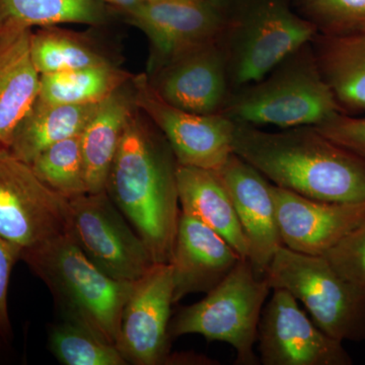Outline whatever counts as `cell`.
Returning <instances> with one entry per match:
<instances>
[{"mask_svg":"<svg viewBox=\"0 0 365 365\" xmlns=\"http://www.w3.org/2000/svg\"><path fill=\"white\" fill-rule=\"evenodd\" d=\"M177 186L181 212L207 225L248 259V242L234 203L215 170L178 165Z\"/></svg>","mask_w":365,"mask_h":365,"instance_id":"d6986e66","label":"cell"},{"mask_svg":"<svg viewBox=\"0 0 365 365\" xmlns=\"http://www.w3.org/2000/svg\"><path fill=\"white\" fill-rule=\"evenodd\" d=\"M100 104L57 105L37 98L14 130L9 150L30 165L52 144L81 135Z\"/></svg>","mask_w":365,"mask_h":365,"instance_id":"7402d4cb","label":"cell"},{"mask_svg":"<svg viewBox=\"0 0 365 365\" xmlns=\"http://www.w3.org/2000/svg\"><path fill=\"white\" fill-rule=\"evenodd\" d=\"M173 297L174 276L170 263H155L134 282L116 343L127 364L157 365L169 360Z\"/></svg>","mask_w":365,"mask_h":365,"instance_id":"4fadbf2b","label":"cell"},{"mask_svg":"<svg viewBox=\"0 0 365 365\" xmlns=\"http://www.w3.org/2000/svg\"><path fill=\"white\" fill-rule=\"evenodd\" d=\"M69 232V200L41 181L29 163L0 148V235L20 260Z\"/></svg>","mask_w":365,"mask_h":365,"instance_id":"ba28073f","label":"cell"},{"mask_svg":"<svg viewBox=\"0 0 365 365\" xmlns=\"http://www.w3.org/2000/svg\"><path fill=\"white\" fill-rule=\"evenodd\" d=\"M312 46L322 76L343 112H365V33L317 34Z\"/></svg>","mask_w":365,"mask_h":365,"instance_id":"44dd1931","label":"cell"},{"mask_svg":"<svg viewBox=\"0 0 365 365\" xmlns=\"http://www.w3.org/2000/svg\"><path fill=\"white\" fill-rule=\"evenodd\" d=\"M283 246L299 253L323 256L365 223V202L316 200L271 184Z\"/></svg>","mask_w":365,"mask_h":365,"instance_id":"5bb4252c","label":"cell"},{"mask_svg":"<svg viewBox=\"0 0 365 365\" xmlns=\"http://www.w3.org/2000/svg\"><path fill=\"white\" fill-rule=\"evenodd\" d=\"M131 83L136 107L167 138L178 165L216 170L234 153L235 122L230 118L175 107L158 95L146 72L133 74Z\"/></svg>","mask_w":365,"mask_h":365,"instance_id":"30bf717a","label":"cell"},{"mask_svg":"<svg viewBox=\"0 0 365 365\" xmlns=\"http://www.w3.org/2000/svg\"><path fill=\"white\" fill-rule=\"evenodd\" d=\"M264 279L304 304L321 330L340 341H365V287L348 280L324 256L277 250Z\"/></svg>","mask_w":365,"mask_h":365,"instance_id":"8992f818","label":"cell"},{"mask_svg":"<svg viewBox=\"0 0 365 365\" xmlns=\"http://www.w3.org/2000/svg\"><path fill=\"white\" fill-rule=\"evenodd\" d=\"M108 6L112 7L117 14L122 11H128L140 4L141 0H98Z\"/></svg>","mask_w":365,"mask_h":365,"instance_id":"1f68e13d","label":"cell"},{"mask_svg":"<svg viewBox=\"0 0 365 365\" xmlns=\"http://www.w3.org/2000/svg\"><path fill=\"white\" fill-rule=\"evenodd\" d=\"M314 127L331 140L365 158V117L336 113Z\"/></svg>","mask_w":365,"mask_h":365,"instance_id":"f546056e","label":"cell"},{"mask_svg":"<svg viewBox=\"0 0 365 365\" xmlns=\"http://www.w3.org/2000/svg\"><path fill=\"white\" fill-rule=\"evenodd\" d=\"M220 113L235 123L288 129L317 126L344 112L322 76L309 42L260 81L230 91Z\"/></svg>","mask_w":365,"mask_h":365,"instance_id":"277c9868","label":"cell"},{"mask_svg":"<svg viewBox=\"0 0 365 365\" xmlns=\"http://www.w3.org/2000/svg\"><path fill=\"white\" fill-rule=\"evenodd\" d=\"M30 165L41 181L67 200L88 193L81 135L52 144Z\"/></svg>","mask_w":365,"mask_h":365,"instance_id":"484cf974","label":"cell"},{"mask_svg":"<svg viewBox=\"0 0 365 365\" xmlns=\"http://www.w3.org/2000/svg\"><path fill=\"white\" fill-rule=\"evenodd\" d=\"M133 78L118 66L40 74L38 98L49 104H98Z\"/></svg>","mask_w":365,"mask_h":365,"instance_id":"d4e9b609","label":"cell"},{"mask_svg":"<svg viewBox=\"0 0 365 365\" xmlns=\"http://www.w3.org/2000/svg\"><path fill=\"white\" fill-rule=\"evenodd\" d=\"M69 205L74 241L108 276L136 281L155 265L150 250L107 192L76 197Z\"/></svg>","mask_w":365,"mask_h":365,"instance_id":"9c48e42d","label":"cell"},{"mask_svg":"<svg viewBox=\"0 0 365 365\" xmlns=\"http://www.w3.org/2000/svg\"><path fill=\"white\" fill-rule=\"evenodd\" d=\"M227 11L206 0L141 2L122 16L150 42L148 76L175 57L198 46L220 40L227 21Z\"/></svg>","mask_w":365,"mask_h":365,"instance_id":"8fae6325","label":"cell"},{"mask_svg":"<svg viewBox=\"0 0 365 365\" xmlns=\"http://www.w3.org/2000/svg\"><path fill=\"white\" fill-rule=\"evenodd\" d=\"M148 78L163 100L199 115L222 112L230 93L220 39L182 53Z\"/></svg>","mask_w":365,"mask_h":365,"instance_id":"9a60e30c","label":"cell"},{"mask_svg":"<svg viewBox=\"0 0 365 365\" xmlns=\"http://www.w3.org/2000/svg\"><path fill=\"white\" fill-rule=\"evenodd\" d=\"M143 2H148V4H151V2H162V1H168V0H141Z\"/></svg>","mask_w":365,"mask_h":365,"instance_id":"836d02e7","label":"cell"},{"mask_svg":"<svg viewBox=\"0 0 365 365\" xmlns=\"http://www.w3.org/2000/svg\"><path fill=\"white\" fill-rule=\"evenodd\" d=\"M49 348L60 364L64 365L128 364L116 346L68 319L53 327Z\"/></svg>","mask_w":365,"mask_h":365,"instance_id":"4316f807","label":"cell"},{"mask_svg":"<svg viewBox=\"0 0 365 365\" xmlns=\"http://www.w3.org/2000/svg\"><path fill=\"white\" fill-rule=\"evenodd\" d=\"M242 260L217 232L181 212L172 260L174 304L195 292H207L222 283Z\"/></svg>","mask_w":365,"mask_h":365,"instance_id":"e0dca14e","label":"cell"},{"mask_svg":"<svg viewBox=\"0 0 365 365\" xmlns=\"http://www.w3.org/2000/svg\"><path fill=\"white\" fill-rule=\"evenodd\" d=\"M263 307L258 350L264 365H351L342 341L324 332L300 309L297 299L275 288Z\"/></svg>","mask_w":365,"mask_h":365,"instance_id":"7c38bea8","label":"cell"},{"mask_svg":"<svg viewBox=\"0 0 365 365\" xmlns=\"http://www.w3.org/2000/svg\"><path fill=\"white\" fill-rule=\"evenodd\" d=\"M292 4L322 35L365 33V0H292Z\"/></svg>","mask_w":365,"mask_h":365,"instance_id":"83f0119b","label":"cell"},{"mask_svg":"<svg viewBox=\"0 0 365 365\" xmlns=\"http://www.w3.org/2000/svg\"><path fill=\"white\" fill-rule=\"evenodd\" d=\"M178 163L167 138L138 108L125 124L106 192L150 250L172 260L180 210Z\"/></svg>","mask_w":365,"mask_h":365,"instance_id":"6da1fadb","label":"cell"},{"mask_svg":"<svg viewBox=\"0 0 365 365\" xmlns=\"http://www.w3.org/2000/svg\"><path fill=\"white\" fill-rule=\"evenodd\" d=\"M232 150L280 188L327 202H365V158L314 126L269 132L235 123Z\"/></svg>","mask_w":365,"mask_h":365,"instance_id":"7a4b0ae2","label":"cell"},{"mask_svg":"<svg viewBox=\"0 0 365 365\" xmlns=\"http://www.w3.org/2000/svg\"><path fill=\"white\" fill-rule=\"evenodd\" d=\"M206 1L210 2V4H215V6L220 7L222 11H230L232 6H234L235 0H206Z\"/></svg>","mask_w":365,"mask_h":365,"instance_id":"d6a6232c","label":"cell"},{"mask_svg":"<svg viewBox=\"0 0 365 365\" xmlns=\"http://www.w3.org/2000/svg\"><path fill=\"white\" fill-rule=\"evenodd\" d=\"M18 261L19 252L0 235V348L6 347L13 339L7 297L11 272Z\"/></svg>","mask_w":365,"mask_h":365,"instance_id":"4dcf8cb0","label":"cell"},{"mask_svg":"<svg viewBox=\"0 0 365 365\" xmlns=\"http://www.w3.org/2000/svg\"><path fill=\"white\" fill-rule=\"evenodd\" d=\"M317 34L292 0H235L220 37L230 91L260 81Z\"/></svg>","mask_w":365,"mask_h":365,"instance_id":"5b68a950","label":"cell"},{"mask_svg":"<svg viewBox=\"0 0 365 365\" xmlns=\"http://www.w3.org/2000/svg\"><path fill=\"white\" fill-rule=\"evenodd\" d=\"M31 34L32 29L0 25V148L9 150L14 130L39 96Z\"/></svg>","mask_w":365,"mask_h":365,"instance_id":"ac0fdd59","label":"cell"},{"mask_svg":"<svg viewBox=\"0 0 365 365\" xmlns=\"http://www.w3.org/2000/svg\"><path fill=\"white\" fill-rule=\"evenodd\" d=\"M323 256L341 275L365 287V223Z\"/></svg>","mask_w":365,"mask_h":365,"instance_id":"f1b7e54d","label":"cell"},{"mask_svg":"<svg viewBox=\"0 0 365 365\" xmlns=\"http://www.w3.org/2000/svg\"><path fill=\"white\" fill-rule=\"evenodd\" d=\"M24 262L49 288L64 319L116 346L125 304L135 281L114 279L100 270L86 258L71 232Z\"/></svg>","mask_w":365,"mask_h":365,"instance_id":"3957f363","label":"cell"},{"mask_svg":"<svg viewBox=\"0 0 365 365\" xmlns=\"http://www.w3.org/2000/svg\"><path fill=\"white\" fill-rule=\"evenodd\" d=\"M271 288L242 259L227 278L200 302L182 307L170 324V338L199 334L234 347L235 364L257 365L254 351L259 323Z\"/></svg>","mask_w":365,"mask_h":365,"instance_id":"52a82bcc","label":"cell"},{"mask_svg":"<svg viewBox=\"0 0 365 365\" xmlns=\"http://www.w3.org/2000/svg\"><path fill=\"white\" fill-rule=\"evenodd\" d=\"M131 81L103 101L81 134L88 193L106 191L125 124L135 109Z\"/></svg>","mask_w":365,"mask_h":365,"instance_id":"ffe728a7","label":"cell"},{"mask_svg":"<svg viewBox=\"0 0 365 365\" xmlns=\"http://www.w3.org/2000/svg\"><path fill=\"white\" fill-rule=\"evenodd\" d=\"M215 172L234 203L248 242V260L254 273L264 278L274 255L283 246L271 192L272 182L235 153Z\"/></svg>","mask_w":365,"mask_h":365,"instance_id":"2e32d148","label":"cell"},{"mask_svg":"<svg viewBox=\"0 0 365 365\" xmlns=\"http://www.w3.org/2000/svg\"><path fill=\"white\" fill-rule=\"evenodd\" d=\"M30 48L34 66L40 74L117 66L111 52L91 36L60 26L32 31Z\"/></svg>","mask_w":365,"mask_h":365,"instance_id":"603a6c76","label":"cell"},{"mask_svg":"<svg viewBox=\"0 0 365 365\" xmlns=\"http://www.w3.org/2000/svg\"><path fill=\"white\" fill-rule=\"evenodd\" d=\"M118 16L98 0H0V25L21 28L81 24L104 26Z\"/></svg>","mask_w":365,"mask_h":365,"instance_id":"cb8c5ba5","label":"cell"}]
</instances>
